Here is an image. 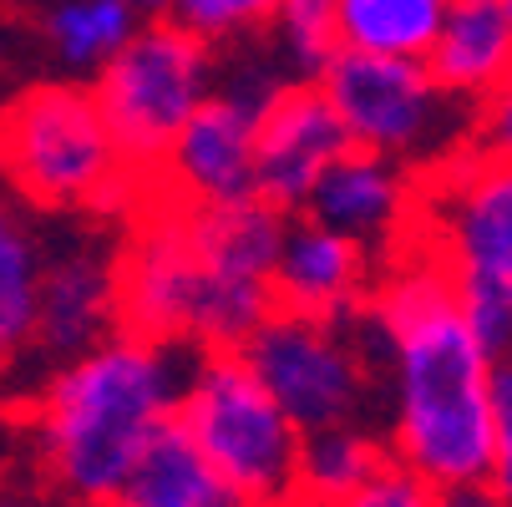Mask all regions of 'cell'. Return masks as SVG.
I'll return each mask as SVG.
<instances>
[{"label": "cell", "mask_w": 512, "mask_h": 507, "mask_svg": "<svg viewBox=\"0 0 512 507\" xmlns=\"http://www.w3.org/2000/svg\"><path fill=\"white\" fill-rule=\"evenodd\" d=\"M426 71L462 102H482L512 71V31L497 0H447V16L426 51Z\"/></svg>", "instance_id": "16"}, {"label": "cell", "mask_w": 512, "mask_h": 507, "mask_svg": "<svg viewBox=\"0 0 512 507\" xmlns=\"http://www.w3.org/2000/svg\"><path fill=\"white\" fill-rule=\"evenodd\" d=\"M66 229H46V264L36 295L31 355L36 366L77 355L112 330H122V284H117V224L97 219H56Z\"/></svg>", "instance_id": "11"}, {"label": "cell", "mask_w": 512, "mask_h": 507, "mask_svg": "<svg viewBox=\"0 0 512 507\" xmlns=\"http://www.w3.org/2000/svg\"><path fill=\"white\" fill-rule=\"evenodd\" d=\"M472 148L512 163V71L482 102H472Z\"/></svg>", "instance_id": "25"}, {"label": "cell", "mask_w": 512, "mask_h": 507, "mask_svg": "<svg viewBox=\"0 0 512 507\" xmlns=\"http://www.w3.org/2000/svg\"><path fill=\"white\" fill-rule=\"evenodd\" d=\"M381 274V254L315 224L310 213H289L274 254V310L315 320H355Z\"/></svg>", "instance_id": "14"}, {"label": "cell", "mask_w": 512, "mask_h": 507, "mask_svg": "<svg viewBox=\"0 0 512 507\" xmlns=\"http://www.w3.org/2000/svg\"><path fill=\"white\" fill-rule=\"evenodd\" d=\"M350 148L391 158L416 178L472 148V102L452 97L426 61H386L335 51L315 77Z\"/></svg>", "instance_id": "5"}, {"label": "cell", "mask_w": 512, "mask_h": 507, "mask_svg": "<svg viewBox=\"0 0 512 507\" xmlns=\"http://www.w3.org/2000/svg\"><path fill=\"white\" fill-rule=\"evenodd\" d=\"M0 188L41 219L122 224L153 193L87 82H31L0 102Z\"/></svg>", "instance_id": "4"}, {"label": "cell", "mask_w": 512, "mask_h": 507, "mask_svg": "<svg viewBox=\"0 0 512 507\" xmlns=\"http://www.w3.org/2000/svg\"><path fill=\"white\" fill-rule=\"evenodd\" d=\"M360 330L381 381L386 457L436 492L482 482L497 355L467 325L447 269L421 244L386 254Z\"/></svg>", "instance_id": "1"}, {"label": "cell", "mask_w": 512, "mask_h": 507, "mask_svg": "<svg viewBox=\"0 0 512 507\" xmlns=\"http://www.w3.org/2000/svg\"><path fill=\"white\" fill-rule=\"evenodd\" d=\"M452 284L512 295V163L467 148L421 178L416 234Z\"/></svg>", "instance_id": "10"}, {"label": "cell", "mask_w": 512, "mask_h": 507, "mask_svg": "<svg viewBox=\"0 0 512 507\" xmlns=\"http://www.w3.org/2000/svg\"><path fill=\"white\" fill-rule=\"evenodd\" d=\"M284 219L264 198L193 208L148 193L117 224L122 330L183 355L239 350L274 315Z\"/></svg>", "instance_id": "2"}, {"label": "cell", "mask_w": 512, "mask_h": 507, "mask_svg": "<svg viewBox=\"0 0 512 507\" xmlns=\"http://www.w3.org/2000/svg\"><path fill=\"white\" fill-rule=\"evenodd\" d=\"M436 507H502L482 482H472V487H447V492H436Z\"/></svg>", "instance_id": "26"}, {"label": "cell", "mask_w": 512, "mask_h": 507, "mask_svg": "<svg viewBox=\"0 0 512 507\" xmlns=\"http://www.w3.org/2000/svg\"><path fill=\"white\" fill-rule=\"evenodd\" d=\"M386 442L376 426H320L300 431V462H295V497L305 507H325L350 497L360 482H371L386 467Z\"/></svg>", "instance_id": "20"}, {"label": "cell", "mask_w": 512, "mask_h": 507, "mask_svg": "<svg viewBox=\"0 0 512 507\" xmlns=\"http://www.w3.org/2000/svg\"><path fill=\"white\" fill-rule=\"evenodd\" d=\"M178 426L208 457L229 497H295L300 426L279 411L239 350L188 360Z\"/></svg>", "instance_id": "6"}, {"label": "cell", "mask_w": 512, "mask_h": 507, "mask_svg": "<svg viewBox=\"0 0 512 507\" xmlns=\"http://www.w3.org/2000/svg\"><path fill=\"white\" fill-rule=\"evenodd\" d=\"M229 487L218 482L208 457L178 426V416L137 452L107 507H229Z\"/></svg>", "instance_id": "17"}, {"label": "cell", "mask_w": 512, "mask_h": 507, "mask_svg": "<svg viewBox=\"0 0 512 507\" xmlns=\"http://www.w3.org/2000/svg\"><path fill=\"white\" fill-rule=\"evenodd\" d=\"M447 0H335V41L355 56L426 61Z\"/></svg>", "instance_id": "19"}, {"label": "cell", "mask_w": 512, "mask_h": 507, "mask_svg": "<svg viewBox=\"0 0 512 507\" xmlns=\"http://www.w3.org/2000/svg\"><path fill=\"white\" fill-rule=\"evenodd\" d=\"M218 51L168 16H142L127 46L87 82L122 158L153 183L168 142L213 92Z\"/></svg>", "instance_id": "8"}, {"label": "cell", "mask_w": 512, "mask_h": 507, "mask_svg": "<svg viewBox=\"0 0 512 507\" xmlns=\"http://www.w3.org/2000/svg\"><path fill=\"white\" fill-rule=\"evenodd\" d=\"M482 487L512 507V355L492 371V431H487V472Z\"/></svg>", "instance_id": "23"}, {"label": "cell", "mask_w": 512, "mask_h": 507, "mask_svg": "<svg viewBox=\"0 0 512 507\" xmlns=\"http://www.w3.org/2000/svg\"><path fill=\"white\" fill-rule=\"evenodd\" d=\"M274 11H279V0H168L158 16L178 21L213 51H229L244 41H264Z\"/></svg>", "instance_id": "22"}, {"label": "cell", "mask_w": 512, "mask_h": 507, "mask_svg": "<svg viewBox=\"0 0 512 507\" xmlns=\"http://www.w3.org/2000/svg\"><path fill=\"white\" fill-rule=\"evenodd\" d=\"M416 208H421V178L391 158L345 148L320 183L310 188L305 208L315 224H330L335 234L365 244L371 254H396L416 234Z\"/></svg>", "instance_id": "12"}, {"label": "cell", "mask_w": 512, "mask_h": 507, "mask_svg": "<svg viewBox=\"0 0 512 507\" xmlns=\"http://www.w3.org/2000/svg\"><path fill=\"white\" fill-rule=\"evenodd\" d=\"M325 507H436V487H426V482L411 477L406 467L386 462L371 482H360L350 497L325 502Z\"/></svg>", "instance_id": "24"}, {"label": "cell", "mask_w": 512, "mask_h": 507, "mask_svg": "<svg viewBox=\"0 0 512 507\" xmlns=\"http://www.w3.org/2000/svg\"><path fill=\"white\" fill-rule=\"evenodd\" d=\"M497 11H502V21H507V31H512V0H497Z\"/></svg>", "instance_id": "30"}, {"label": "cell", "mask_w": 512, "mask_h": 507, "mask_svg": "<svg viewBox=\"0 0 512 507\" xmlns=\"http://www.w3.org/2000/svg\"><path fill=\"white\" fill-rule=\"evenodd\" d=\"M41 264H46L41 213L21 208L11 193H0V371L21 366L31 355Z\"/></svg>", "instance_id": "18"}, {"label": "cell", "mask_w": 512, "mask_h": 507, "mask_svg": "<svg viewBox=\"0 0 512 507\" xmlns=\"http://www.w3.org/2000/svg\"><path fill=\"white\" fill-rule=\"evenodd\" d=\"M289 82V71L264 41H244L218 51L213 92L168 142L153 173V193L208 208L254 198V132L269 97Z\"/></svg>", "instance_id": "9"}, {"label": "cell", "mask_w": 512, "mask_h": 507, "mask_svg": "<svg viewBox=\"0 0 512 507\" xmlns=\"http://www.w3.org/2000/svg\"><path fill=\"white\" fill-rule=\"evenodd\" d=\"M264 46L279 56L289 82H315L325 61L340 51L335 41V0H279L264 31Z\"/></svg>", "instance_id": "21"}, {"label": "cell", "mask_w": 512, "mask_h": 507, "mask_svg": "<svg viewBox=\"0 0 512 507\" xmlns=\"http://www.w3.org/2000/svg\"><path fill=\"white\" fill-rule=\"evenodd\" d=\"M0 507H41L31 492H21V487H0Z\"/></svg>", "instance_id": "28"}, {"label": "cell", "mask_w": 512, "mask_h": 507, "mask_svg": "<svg viewBox=\"0 0 512 507\" xmlns=\"http://www.w3.org/2000/svg\"><path fill=\"white\" fill-rule=\"evenodd\" d=\"M239 355L300 431L381 421V381H376V360H371V340L360 330V315L315 320L295 310H274L239 345Z\"/></svg>", "instance_id": "7"}, {"label": "cell", "mask_w": 512, "mask_h": 507, "mask_svg": "<svg viewBox=\"0 0 512 507\" xmlns=\"http://www.w3.org/2000/svg\"><path fill=\"white\" fill-rule=\"evenodd\" d=\"M132 0H31L26 26L61 82H92L97 71L127 46V36L142 26Z\"/></svg>", "instance_id": "15"}, {"label": "cell", "mask_w": 512, "mask_h": 507, "mask_svg": "<svg viewBox=\"0 0 512 507\" xmlns=\"http://www.w3.org/2000/svg\"><path fill=\"white\" fill-rule=\"evenodd\" d=\"M350 148L315 82H284L254 132V198L300 213L320 173Z\"/></svg>", "instance_id": "13"}, {"label": "cell", "mask_w": 512, "mask_h": 507, "mask_svg": "<svg viewBox=\"0 0 512 507\" xmlns=\"http://www.w3.org/2000/svg\"><path fill=\"white\" fill-rule=\"evenodd\" d=\"M132 6H137V11H148V16H158V11L168 6V0H132Z\"/></svg>", "instance_id": "29"}, {"label": "cell", "mask_w": 512, "mask_h": 507, "mask_svg": "<svg viewBox=\"0 0 512 507\" xmlns=\"http://www.w3.org/2000/svg\"><path fill=\"white\" fill-rule=\"evenodd\" d=\"M229 507H305L300 497H234Z\"/></svg>", "instance_id": "27"}, {"label": "cell", "mask_w": 512, "mask_h": 507, "mask_svg": "<svg viewBox=\"0 0 512 507\" xmlns=\"http://www.w3.org/2000/svg\"><path fill=\"white\" fill-rule=\"evenodd\" d=\"M188 360L137 330L56 360L26 406V447L61 507H107L137 452L178 416Z\"/></svg>", "instance_id": "3"}]
</instances>
